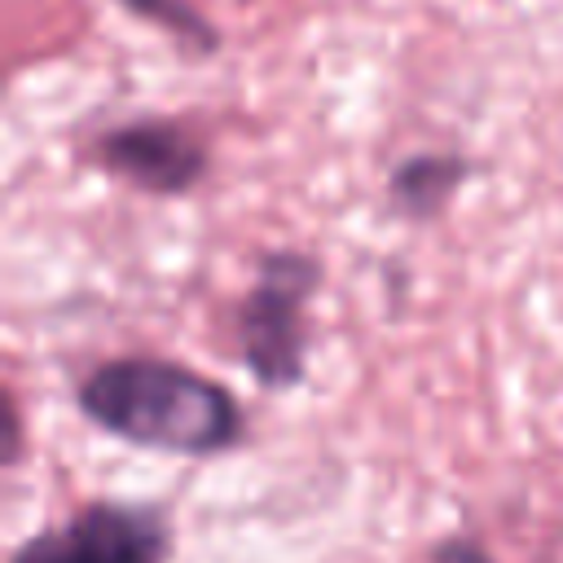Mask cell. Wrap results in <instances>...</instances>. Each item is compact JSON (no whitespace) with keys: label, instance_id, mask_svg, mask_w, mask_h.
Masks as SVG:
<instances>
[{"label":"cell","instance_id":"obj_1","mask_svg":"<svg viewBox=\"0 0 563 563\" xmlns=\"http://www.w3.org/2000/svg\"><path fill=\"white\" fill-rule=\"evenodd\" d=\"M79 409L92 427L172 457H216L242 444V405L233 391L189 365L158 356H119L79 383Z\"/></svg>","mask_w":563,"mask_h":563},{"label":"cell","instance_id":"obj_2","mask_svg":"<svg viewBox=\"0 0 563 563\" xmlns=\"http://www.w3.org/2000/svg\"><path fill=\"white\" fill-rule=\"evenodd\" d=\"M321 286V264L308 251H264L255 286L238 308V356L264 391H290L308 365L303 308Z\"/></svg>","mask_w":563,"mask_h":563},{"label":"cell","instance_id":"obj_3","mask_svg":"<svg viewBox=\"0 0 563 563\" xmlns=\"http://www.w3.org/2000/svg\"><path fill=\"white\" fill-rule=\"evenodd\" d=\"M172 528L154 506L88 501L57 528L22 541L9 563H167Z\"/></svg>","mask_w":563,"mask_h":563},{"label":"cell","instance_id":"obj_4","mask_svg":"<svg viewBox=\"0 0 563 563\" xmlns=\"http://www.w3.org/2000/svg\"><path fill=\"white\" fill-rule=\"evenodd\" d=\"M97 163L145 194L176 198L207 176V145L176 119H132L97 136Z\"/></svg>","mask_w":563,"mask_h":563},{"label":"cell","instance_id":"obj_5","mask_svg":"<svg viewBox=\"0 0 563 563\" xmlns=\"http://www.w3.org/2000/svg\"><path fill=\"white\" fill-rule=\"evenodd\" d=\"M466 176H471V163L462 154H409L387 176V198L400 216L431 220L453 202Z\"/></svg>","mask_w":563,"mask_h":563},{"label":"cell","instance_id":"obj_6","mask_svg":"<svg viewBox=\"0 0 563 563\" xmlns=\"http://www.w3.org/2000/svg\"><path fill=\"white\" fill-rule=\"evenodd\" d=\"M128 13H136V18H145V22H154V26H163L172 40H180L194 57H207V53H216L220 48V35H216V26L189 4V0H119Z\"/></svg>","mask_w":563,"mask_h":563},{"label":"cell","instance_id":"obj_7","mask_svg":"<svg viewBox=\"0 0 563 563\" xmlns=\"http://www.w3.org/2000/svg\"><path fill=\"white\" fill-rule=\"evenodd\" d=\"M431 563H493L484 554V545H475L471 537H444L435 550H431Z\"/></svg>","mask_w":563,"mask_h":563}]
</instances>
